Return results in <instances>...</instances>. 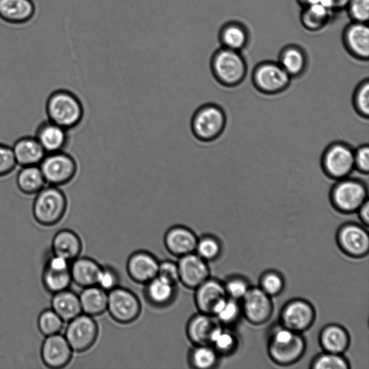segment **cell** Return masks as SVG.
Returning a JSON list of instances; mask_svg holds the SVG:
<instances>
[{
  "label": "cell",
  "instance_id": "1",
  "mask_svg": "<svg viewBox=\"0 0 369 369\" xmlns=\"http://www.w3.org/2000/svg\"><path fill=\"white\" fill-rule=\"evenodd\" d=\"M45 110L47 120L69 131L79 127L85 117V108L81 99L65 89L54 90L49 95Z\"/></svg>",
  "mask_w": 369,
  "mask_h": 369
},
{
  "label": "cell",
  "instance_id": "2",
  "mask_svg": "<svg viewBox=\"0 0 369 369\" xmlns=\"http://www.w3.org/2000/svg\"><path fill=\"white\" fill-rule=\"evenodd\" d=\"M211 70L221 86L233 88L246 79L247 64L241 52L221 47L211 58Z\"/></svg>",
  "mask_w": 369,
  "mask_h": 369
},
{
  "label": "cell",
  "instance_id": "3",
  "mask_svg": "<svg viewBox=\"0 0 369 369\" xmlns=\"http://www.w3.org/2000/svg\"><path fill=\"white\" fill-rule=\"evenodd\" d=\"M268 348L274 362L288 365L303 357L306 350V342L301 334L281 325L272 331Z\"/></svg>",
  "mask_w": 369,
  "mask_h": 369
},
{
  "label": "cell",
  "instance_id": "4",
  "mask_svg": "<svg viewBox=\"0 0 369 369\" xmlns=\"http://www.w3.org/2000/svg\"><path fill=\"white\" fill-rule=\"evenodd\" d=\"M227 124L228 117L223 107L209 102L196 110L192 119L191 128L197 140L211 143L224 134Z\"/></svg>",
  "mask_w": 369,
  "mask_h": 369
},
{
  "label": "cell",
  "instance_id": "5",
  "mask_svg": "<svg viewBox=\"0 0 369 369\" xmlns=\"http://www.w3.org/2000/svg\"><path fill=\"white\" fill-rule=\"evenodd\" d=\"M67 207V197L61 188L47 184L35 196L33 215L41 226L52 227L63 218Z\"/></svg>",
  "mask_w": 369,
  "mask_h": 369
},
{
  "label": "cell",
  "instance_id": "6",
  "mask_svg": "<svg viewBox=\"0 0 369 369\" xmlns=\"http://www.w3.org/2000/svg\"><path fill=\"white\" fill-rule=\"evenodd\" d=\"M320 162L323 172L330 180L348 177L355 170L354 149L346 141L332 142L324 150Z\"/></svg>",
  "mask_w": 369,
  "mask_h": 369
},
{
  "label": "cell",
  "instance_id": "7",
  "mask_svg": "<svg viewBox=\"0 0 369 369\" xmlns=\"http://www.w3.org/2000/svg\"><path fill=\"white\" fill-rule=\"evenodd\" d=\"M329 199L334 207L343 213H353L368 200L366 184L351 176L337 180L330 189Z\"/></svg>",
  "mask_w": 369,
  "mask_h": 369
},
{
  "label": "cell",
  "instance_id": "8",
  "mask_svg": "<svg viewBox=\"0 0 369 369\" xmlns=\"http://www.w3.org/2000/svg\"><path fill=\"white\" fill-rule=\"evenodd\" d=\"M252 81L258 92L274 96L286 91L292 78L279 62L266 61L254 69Z\"/></svg>",
  "mask_w": 369,
  "mask_h": 369
},
{
  "label": "cell",
  "instance_id": "9",
  "mask_svg": "<svg viewBox=\"0 0 369 369\" xmlns=\"http://www.w3.org/2000/svg\"><path fill=\"white\" fill-rule=\"evenodd\" d=\"M40 167L49 186L61 188L76 178L78 164L65 151L47 154Z\"/></svg>",
  "mask_w": 369,
  "mask_h": 369
},
{
  "label": "cell",
  "instance_id": "10",
  "mask_svg": "<svg viewBox=\"0 0 369 369\" xmlns=\"http://www.w3.org/2000/svg\"><path fill=\"white\" fill-rule=\"evenodd\" d=\"M107 311L116 322L129 324L139 317L141 305L134 293L117 286L107 292Z\"/></svg>",
  "mask_w": 369,
  "mask_h": 369
},
{
  "label": "cell",
  "instance_id": "11",
  "mask_svg": "<svg viewBox=\"0 0 369 369\" xmlns=\"http://www.w3.org/2000/svg\"><path fill=\"white\" fill-rule=\"evenodd\" d=\"M68 323L64 336L74 352L83 353L94 346L99 329L93 317L82 313Z\"/></svg>",
  "mask_w": 369,
  "mask_h": 369
},
{
  "label": "cell",
  "instance_id": "12",
  "mask_svg": "<svg viewBox=\"0 0 369 369\" xmlns=\"http://www.w3.org/2000/svg\"><path fill=\"white\" fill-rule=\"evenodd\" d=\"M242 300L243 314L252 324H262L271 318L273 313L271 297L261 288H250Z\"/></svg>",
  "mask_w": 369,
  "mask_h": 369
},
{
  "label": "cell",
  "instance_id": "13",
  "mask_svg": "<svg viewBox=\"0 0 369 369\" xmlns=\"http://www.w3.org/2000/svg\"><path fill=\"white\" fill-rule=\"evenodd\" d=\"M177 264L179 282L188 288L196 289L210 277L206 262L195 252L180 257Z\"/></svg>",
  "mask_w": 369,
  "mask_h": 369
},
{
  "label": "cell",
  "instance_id": "14",
  "mask_svg": "<svg viewBox=\"0 0 369 369\" xmlns=\"http://www.w3.org/2000/svg\"><path fill=\"white\" fill-rule=\"evenodd\" d=\"M315 320L313 307L303 300H295L288 303L281 315L283 327L301 334L308 329Z\"/></svg>",
  "mask_w": 369,
  "mask_h": 369
},
{
  "label": "cell",
  "instance_id": "15",
  "mask_svg": "<svg viewBox=\"0 0 369 369\" xmlns=\"http://www.w3.org/2000/svg\"><path fill=\"white\" fill-rule=\"evenodd\" d=\"M69 262L54 254L49 258L42 274L43 284L49 293L54 294L69 288L72 281Z\"/></svg>",
  "mask_w": 369,
  "mask_h": 369
},
{
  "label": "cell",
  "instance_id": "16",
  "mask_svg": "<svg viewBox=\"0 0 369 369\" xmlns=\"http://www.w3.org/2000/svg\"><path fill=\"white\" fill-rule=\"evenodd\" d=\"M337 239L341 249L349 256L362 257L369 251L368 233L356 224L342 226L338 233Z\"/></svg>",
  "mask_w": 369,
  "mask_h": 369
},
{
  "label": "cell",
  "instance_id": "17",
  "mask_svg": "<svg viewBox=\"0 0 369 369\" xmlns=\"http://www.w3.org/2000/svg\"><path fill=\"white\" fill-rule=\"evenodd\" d=\"M73 352L65 336L58 334L47 336L45 340L42 347V358L48 368H62L71 361Z\"/></svg>",
  "mask_w": 369,
  "mask_h": 369
},
{
  "label": "cell",
  "instance_id": "18",
  "mask_svg": "<svg viewBox=\"0 0 369 369\" xmlns=\"http://www.w3.org/2000/svg\"><path fill=\"white\" fill-rule=\"evenodd\" d=\"M343 41L347 52L360 61L369 58V28L368 23L352 22L345 29Z\"/></svg>",
  "mask_w": 369,
  "mask_h": 369
},
{
  "label": "cell",
  "instance_id": "19",
  "mask_svg": "<svg viewBox=\"0 0 369 369\" xmlns=\"http://www.w3.org/2000/svg\"><path fill=\"white\" fill-rule=\"evenodd\" d=\"M228 298L225 285L209 279L196 288L195 303L200 313L213 316L219 304Z\"/></svg>",
  "mask_w": 369,
  "mask_h": 369
},
{
  "label": "cell",
  "instance_id": "20",
  "mask_svg": "<svg viewBox=\"0 0 369 369\" xmlns=\"http://www.w3.org/2000/svg\"><path fill=\"white\" fill-rule=\"evenodd\" d=\"M34 136L47 154L65 151L69 140L68 130L49 120L37 127Z\"/></svg>",
  "mask_w": 369,
  "mask_h": 369
},
{
  "label": "cell",
  "instance_id": "21",
  "mask_svg": "<svg viewBox=\"0 0 369 369\" xmlns=\"http://www.w3.org/2000/svg\"><path fill=\"white\" fill-rule=\"evenodd\" d=\"M159 262L152 254L139 251L132 254L127 262L130 278L138 283H147L158 276Z\"/></svg>",
  "mask_w": 369,
  "mask_h": 369
},
{
  "label": "cell",
  "instance_id": "22",
  "mask_svg": "<svg viewBox=\"0 0 369 369\" xmlns=\"http://www.w3.org/2000/svg\"><path fill=\"white\" fill-rule=\"evenodd\" d=\"M18 166H39L47 153L35 136H23L12 146Z\"/></svg>",
  "mask_w": 369,
  "mask_h": 369
},
{
  "label": "cell",
  "instance_id": "23",
  "mask_svg": "<svg viewBox=\"0 0 369 369\" xmlns=\"http://www.w3.org/2000/svg\"><path fill=\"white\" fill-rule=\"evenodd\" d=\"M198 240L197 236L192 230L177 226L167 232L165 245L171 254L180 257L195 252Z\"/></svg>",
  "mask_w": 369,
  "mask_h": 369
},
{
  "label": "cell",
  "instance_id": "24",
  "mask_svg": "<svg viewBox=\"0 0 369 369\" xmlns=\"http://www.w3.org/2000/svg\"><path fill=\"white\" fill-rule=\"evenodd\" d=\"M35 11L33 0H0V18L11 24L30 21Z\"/></svg>",
  "mask_w": 369,
  "mask_h": 369
},
{
  "label": "cell",
  "instance_id": "25",
  "mask_svg": "<svg viewBox=\"0 0 369 369\" xmlns=\"http://www.w3.org/2000/svg\"><path fill=\"white\" fill-rule=\"evenodd\" d=\"M218 326L213 316L199 312L188 323V338L194 346L210 345L211 336Z\"/></svg>",
  "mask_w": 369,
  "mask_h": 369
},
{
  "label": "cell",
  "instance_id": "26",
  "mask_svg": "<svg viewBox=\"0 0 369 369\" xmlns=\"http://www.w3.org/2000/svg\"><path fill=\"white\" fill-rule=\"evenodd\" d=\"M101 269L102 267L91 258L78 257L70 265L71 280L83 288L96 286Z\"/></svg>",
  "mask_w": 369,
  "mask_h": 369
},
{
  "label": "cell",
  "instance_id": "27",
  "mask_svg": "<svg viewBox=\"0 0 369 369\" xmlns=\"http://www.w3.org/2000/svg\"><path fill=\"white\" fill-rule=\"evenodd\" d=\"M53 254L62 257L69 262L76 260L82 252L83 245L79 236L73 231L63 230L52 241Z\"/></svg>",
  "mask_w": 369,
  "mask_h": 369
},
{
  "label": "cell",
  "instance_id": "28",
  "mask_svg": "<svg viewBox=\"0 0 369 369\" xmlns=\"http://www.w3.org/2000/svg\"><path fill=\"white\" fill-rule=\"evenodd\" d=\"M278 62L292 79L303 76L308 64L305 52L293 45L287 46L281 51Z\"/></svg>",
  "mask_w": 369,
  "mask_h": 369
},
{
  "label": "cell",
  "instance_id": "29",
  "mask_svg": "<svg viewBox=\"0 0 369 369\" xmlns=\"http://www.w3.org/2000/svg\"><path fill=\"white\" fill-rule=\"evenodd\" d=\"M52 307L64 322H69L83 313L78 295L68 289L54 294Z\"/></svg>",
  "mask_w": 369,
  "mask_h": 369
},
{
  "label": "cell",
  "instance_id": "30",
  "mask_svg": "<svg viewBox=\"0 0 369 369\" xmlns=\"http://www.w3.org/2000/svg\"><path fill=\"white\" fill-rule=\"evenodd\" d=\"M16 182L18 191L25 196H35L47 184L40 165L20 168Z\"/></svg>",
  "mask_w": 369,
  "mask_h": 369
},
{
  "label": "cell",
  "instance_id": "31",
  "mask_svg": "<svg viewBox=\"0 0 369 369\" xmlns=\"http://www.w3.org/2000/svg\"><path fill=\"white\" fill-rule=\"evenodd\" d=\"M320 342L324 352L343 354L348 348L350 337L344 327L330 324L322 330Z\"/></svg>",
  "mask_w": 369,
  "mask_h": 369
},
{
  "label": "cell",
  "instance_id": "32",
  "mask_svg": "<svg viewBox=\"0 0 369 369\" xmlns=\"http://www.w3.org/2000/svg\"><path fill=\"white\" fill-rule=\"evenodd\" d=\"M79 298L83 314L94 317L107 311V292L98 286L84 288Z\"/></svg>",
  "mask_w": 369,
  "mask_h": 369
},
{
  "label": "cell",
  "instance_id": "33",
  "mask_svg": "<svg viewBox=\"0 0 369 369\" xmlns=\"http://www.w3.org/2000/svg\"><path fill=\"white\" fill-rule=\"evenodd\" d=\"M146 285V297L153 305L165 307L172 302L175 295L172 283L158 276Z\"/></svg>",
  "mask_w": 369,
  "mask_h": 369
},
{
  "label": "cell",
  "instance_id": "34",
  "mask_svg": "<svg viewBox=\"0 0 369 369\" xmlns=\"http://www.w3.org/2000/svg\"><path fill=\"white\" fill-rule=\"evenodd\" d=\"M250 40L247 29L242 24L228 23L221 28L219 41L223 48L241 52L248 45Z\"/></svg>",
  "mask_w": 369,
  "mask_h": 369
},
{
  "label": "cell",
  "instance_id": "35",
  "mask_svg": "<svg viewBox=\"0 0 369 369\" xmlns=\"http://www.w3.org/2000/svg\"><path fill=\"white\" fill-rule=\"evenodd\" d=\"M334 13L320 4L306 6L303 8L300 16L302 25L309 31H319L329 23Z\"/></svg>",
  "mask_w": 369,
  "mask_h": 369
},
{
  "label": "cell",
  "instance_id": "36",
  "mask_svg": "<svg viewBox=\"0 0 369 369\" xmlns=\"http://www.w3.org/2000/svg\"><path fill=\"white\" fill-rule=\"evenodd\" d=\"M218 353L210 345L195 346L189 354V363L195 368L210 369L218 361Z\"/></svg>",
  "mask_w": 369,
  "mask_h": 369
},
{
  "label": "cell",
  "instance_id": "37",
  "mask_svg": "<svg viewBox=\"0 0 369 369\" xmlns=\"http://www.w3.org/2000/svg\"><path fill=\"white\" fill-rule=\"evenodd\" d=\"M210 346L218 354H227L233 352L236 348L237 341L230 332L218 326L211 336Z\"/></svg>",
  "mask_w": 369,
  "mask_h": 369
},
{
  "label": "cell",
  "instance_id": "38",
  "mask_svg": "<svg viewBox=\"0 0 369 369\" xmlns=\"http://www.w3.org/2000/svg\"><path fill=\"white\" fill-rule=\"evenodd\" d=\"M64 322L52 310L43 311L38 319V327L41 334L47 337L60 334Z\"/></svg>",
  "mask_w": 369,
  "mask_h": 369
},
{
  "label": "cell",
  "instance_id": "39",
  "mask_svg": "<svg viewBox=\"0 0 369 369\" xmlns=\"http://www.w3.org/2000/svg\"><path fill=\"white\" fill-rule=\"evenodd\" d=\"M352 105L356 114L361 118L369 117V81H362L356 88L352 98Z\"/></svg>",
  "mask_w": 369,
  "mask_h": 369
},
{
  "label": "cell",
  "instance_id": "40",
  "mask_svg": "<svg viewBox=\"0 0 369 369\" xmlns=\"http://www.w3.org/2000/svg\"><path fill=\"white\" fill-rule=\"evenodd\" d=\"M241 308L237 300L228 297L221 302L215 310L213 317L226 324L235 322L240 316Z\"/></svg>",
  "mask_w": 369,
  "mask_h": 369
},
{
  "label": "cell",
  "instance_id": "41",
  "mask_svg": "<svg viewBox=\"0 0 369 369\" xmlns=\"http://www.w3.org/2000/svg\"><path fill=\"white\" fill-rule=\"evenodd\" d=\"M311 367L314 369H348L350 365L342 354L324 352L313 361Z\"/></svg>",
  "mask_w": 369,
  "mask_h": 369
},
{
  "label": "cell",
  "instance_id": "42",
  "mask_svg": "<svg viewBox=\"0 0 369 369\" xmlns=\"http://www.w3.org/2000/svg\"><path fill=\"white\" fill-rule=\"evenodd\" d=\"M221 250V245L216 238L206 236L199 239L195 252L207 262L216 260Z\"/></svg>",
  "mask_w": 369,
  "mask_h": 369
},
{
  "label": "cell",
  "instance_id": "43",
  "mask_svg": "<svg viewBox=\"0 0 369 369\" xmlns=\"http://www.w3.org/2000/svg\"><path fill=\"white\" fill-rule=\"evenodd\" d=\"M17 167L12 146L0 143V178L12 174Z\"/></svg>",
  "mask_w": 369,
  "mask_h": 369
},
{
  "label": "cell",
  "instance_id": "44",
  "mask_svg": "<svg viewBox=\"0 0 369 369\" xmlns=\"http://www.w3.org/2000/svg\"><path fill=\"white\" fill-rule=\"evenodd\" d=\"M269 296L274 297L280 294L284 288L283 277L274 271L265 274L261 279V287Z\"/></svg>",
  "mask_w": 369,
  "mask_h": 369
},
{
  "label": "cell",
  "instance_id": "45",
  "mask_svg": "<svg viewBox=\"0 0 369 369\" xmlns=\"http://www.w3.org/2000/svg\"><path fill=\"white\" fill-rule=\"evenodd\" d=\"M346 9L352 21L368 23L369 0H351Z\"/></svg>",
  "mask_w": 369,
  "mask_h": 369
},
{
  "label": "cell",
  "instance_id": "46",
  "mask_svg": "<svg viewBox=\"0 0 369 369\" xmlns=\"http://www.w3.org/2000/svg\"><path fill=\"white\" fill-rule=\"evenodd\" d=\"M225 285L229 298L242 300L249 290L247 283L241 278L230 279Z\"/></svg>",
  "mask_w": 369,
  "mask_h": 369
},
{
  "label": "cell",
  "instance_id": "47",
  "mask_svg": "<svg viewBox=\"0 0 369 369\" xmlns=\"http://www.w3.org/2000/svg\"><path fill=\"white\" fill-rule=\"evenodd\" d=\"M355 170L360 173L368 175L369 172V146L368 143L361 144L354 150Z\"/></svg>",
  "mask_w": 369,
  "mask_h": 369
},
{
  "label": "cell",
  "instance_id": "48",
  "mask_svg": "<svg viewBox=\"0 0 369 369\" xmlns=\"http://www.w3.org/2000/svg\"><path fill=\"white\" fill-rule=\"evenodd\" d=\"M119 276L110 268H102L97 280L96 286L108 292L118 286Z\"/></svg>",
  "mask_w": 369,
  "mask_h": 369
},
{
  "label": "cell",
  "instance_id": "49",
  "mask_svg": "<svg viewBox=\"0 0 369 369\" xmlns=\"http://www.w3.org/2000/svg\"><path fill=\"white\" fill-rule=\"evenodd\" d=\"M158 276L176 285L179 282L177 264L170 261L160 263Z\"/></svg>",
  "mask_w": 369,
  "mask_h": 369
},
{
  "label": "cell",
  "instance_id": "50",
  "mask_svg": "<svg viewBox=\"0 0 369 369\" xmlns=\"http://www.w3.org/2000/svg\"><path fill=\"white\" fill-rule=\"evenodd\" d=\"M358 216L364 226L369 224V201L367 200L357 211Z\"/></svg>",
  "mask_w": 369,
  "mask_h": 369
},
{
  "label": "cell",
  "instance_id": "51",
  "mask_svg": "<svg viewBox=\"0 0 369 369\" xmlns=\"http://www.w3.org/2000/svg\"><path fill=\"white\" fill-rule=\"evenodd\" d=\"M351 0H330L332 8L335 12L346 9Z\"/></svg>",
  "mask_w": 369,
  "mask_h": 369
}]
</instances>
